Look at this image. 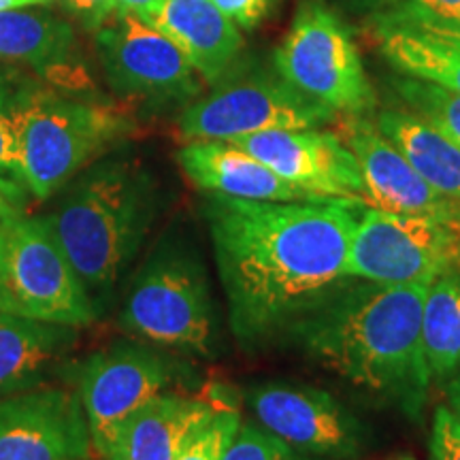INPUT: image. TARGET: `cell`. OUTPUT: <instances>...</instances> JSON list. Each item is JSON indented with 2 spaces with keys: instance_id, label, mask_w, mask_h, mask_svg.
<instances>
[{
  "instance_id": "obj_1",
  "label": "cell",
  "mask_w": 460,
  "mask_h": 460,
  "mask_svg": "<svg viewBox=\"0 0 460 460\" xmlns=\"http://www.w3.org/2000/svg\"><path fill=\"white\" fill-rule=\"evenodd\" d=\"M216 267L234 337L247 345L286 335L305 314L348 284L345 261L365 214L362 199L205 203Z\"/></svg>"
},
{
  "instance_id": "obj_2",
  "label": "cell",
  "mask_w": 460,
  "mask_h": 460,
  "mask_svg": "<svg viewBox=\"0 0 460 460\" xmlns=\"http://www.w3.org/2000/svg\"><path fill=\"white\" fill-rule=\"evenodd\" d=\"M429 286L349 279L286 335L324 369L418 418L433 382L422 343Z\"/></svg>"
},
{
  "instance_id": "obj_3",
  "label": "cell",
  "mask_w": 460,
  "mask_h": 460,
  "mask_svg": "<svg viewBox=\"0 0 460 460\" xmlns=\"http://www.w3.org/2000/svg\"><path fill=\"white\" fill-rule=\"evenodd\" d=\"M154 216L156 200L146 172L130 163H105L75 181L43 217L90 296L107 298L141 250Z\"/></svg>"
},
{
  "instance_id": "obj_4",
  "label": "cell",
  "mask_w": 460,
  "mask_h": 460,
  "mask_svg": "<svg viewBox=\"0 0 460 460\" xmlns=\"http://www.w3.org/2000/svg\"><path fill=\"white\" fill-rule=\"evenodd\" d=\"M122 326L163 349L209 356L217 349V309L199 252L164 237L143 262L122 309Z\"/></svg>"
},
{
  "instance_id": "obj_5",
  "label": "cell",
  "mask_w": 460,
  "mask_h": 460,
  "mask_svg": "<svg viewBox=\"0 0 460 460\" xmlns=\"http://www.w3.org/2000/svg\"><path fill=\"white\" fill-rule=\"evenodd\" d=\"M128 130V118L111 107L32 90L15 113L20 164L32 197H54Z\"/></svg>"
},
{
  "instance_id": "obj_6",
  "label": "cell",
  "mask_w": 460,
  "mask_h": 460,
  "mask_svg": "<svg viewBox=\"0 0 460 460\" xmlns=\"http://www.w3.org/2000/svg\"><path fill=\"white\" fill-rule=\"evenodd\" d=\"M96 307L45 217L0 220V314L84 329Z\"/></svg>"
},
{
  "instance_id": "obj_7",
  "label": "cell",
  "mask_w": 460,
  "mask_h": 460,
  "mask_svg": "<svg viewBox=\"0 0 460 460\" xmlns=\"http://www.w3.org/2000/svg\"><path fill=\"white\" fill-rule=\"evenodd\" d=\"M275 68L292 88L341 115H365L376 92L352 34L331 11L305 4L275 49Z\"/></svg>"
},
{
  "instance_id": "obj_8",
  "label": "cell",
  "mask_w": 460,
  "mask_h": 460,
  "mask_svg": "<svg viewBox=\"0 0 460 460\" xmlns=\"http://www.w3.org/2000/svg\"><path fill=\"white\" fill-rule=\"evenodd\" d=\"M460 269V222L367 207L349 243L345 278L371 284H433Z\"/></svg>"
},
{
  "instance_id": "obj_9",
  "label": "cell",
  "mask_w": 460,
  "mask_h": 460,
  "mask_svg": "<svg viewBox=\"0 0 460 460\" xmlns=\"http://www.w3.org/2000/svg\"><path fill=\"white\" fill-rule=\"evenodd\" d=\"M335 118L332 109L281 77H252L220 85L192 102L180 118V135L188 141H234L264 130L318 128Z\"/></svg>"
},
{
  "instance_id": "obj_10",
  "label": "cell",
  "mask_w": 460,
  "mask_h": 460,
  "mask_svg": "<svg viewBox=\"0 0 460 460\" xmlns=\"http://www.w3.org/2000/svg\"><path fill=\"white\" fill-rule=\"evenodd\" d=\"M96 49L111 88L152 102L199 94L197 68L163 31L139 15L115 11L96 28Z\"/></svg>"
},
{
  "instance_id": "obj_11",
  "label": "cell",
  "mask_w": 460,
  "mask_h": 460,
  "mask_svg": "<svg viewBox=\"0 0 460 460\" xmlns=\"http://www.w3.org/2000/svg\"><path fill=\"white\" fill-rule=\"evenodd\" d=\"M181 376L180 365L156 348L115 343L84 362L79 373V401L88 420L92 447L102 454L113 430Z\"/></svg>"
},
{
  "instance_id": "obj_12",
  "label": "cell",
  "mask_w": 460,
  "mask_h": 460,
  "mask_svg": "<svg viewBox=\"0 0 460 460\" xmlns=\"http://www.w3.org/2000/svg\"><path fill=\"white\" fill-rule=\"evenodd\" d=\"M247 405L264 430L305 456L354 460L365 452V424L322 388L262 384L247 393Z\"/></svg>"
},
{
  "instance_id": "obj_13",
  "label": "cell",
  "mask_w": 460,
  "mask_h": 460,
  "mask_svg": "<svg viewBox=\"0 0 460 460\" xmlns=\"http://www.w3.org/2000/svg\"><path fill=\"white\" fill-rule=\"evenodd\" d=\"M90 446L79 396L28 388L0 399V460H85Z\"/></svg>"
},
{
  "instance_id": "obj_14",
  "label": "cell",
  "mask_w": 460,
  "mask_h": 460,
  "mask_svg": "<svg viewBox=\"0 0 460 460\" xmlns=\"http://www.w3.org/2000/svg\"><path fill=\"white\" fill-rule=\"evenodd\" d=\"M349 152L358 163L367 207L390 214L429 216L460 222V203L430 188L407 158L365 115H345L339 126Z\"/></svg>"
},
{
  "instance_id": "obj_15",
  "label": "cell",
  "mask_w": 460,
  "mask_h": 460,
  "mask_svg": "<svg viewBox=\"0 0 460 460\" xmlns=\"http://www.w3.org/2000/svg\"><path fill=\"white\" fill-rule=\"evenodd\" d=\"M228 143L307 192L348 199H362L365 192L358 163L337 132L264 130Z\"/></svg>"
},
{
  "instance_id": "obj_16",
  "label": "cell",
  "mask_w": 460,
  "mask_h": 460,
  "mask_svg": "<svg viewBox=\"0 0 460 460\" xmlns=\"http://www.w3.org/2000/svg\"><path fill=\"white\" fill-rule=\"evenodd\" d=\"M214 405L175 393L147 401L113 430L105 460H177L216 418Z\"/></svg>"
},
{
  "instance_id": "obj_17",
  "label": "cell",
  "mask_w": 460,
  "mask_h": 460,
  "mask_svg": "<svg viewBox=\"0 0 460 460\" xmlns=\"http://www.w3.org/2000/svg\"><path fill=\"white\" fill-rule=\"evenodd\" d=\"M177 163L183 175L207 194L278 203L326 199L281 180L267 164L228 141H188L177 152Z\"/></svg>"
},
{
  "instance_id": "obj_18",
  "label": "cell",
  "mask_w": 460,
  "mask_h": 460,
  "mask_svg": "<svg viewBox=\"0 0 460 460\" xmlns=\"http://www.w3.org/2000/svg\"><path fill=\"white\" fill-rule=\"evenodd\" d=\"M180 48L205 82H220L243 49L237 24L211 0H164L152 22Z\"/></svg>"
},
{
  "instance_id": "obj_19",
  "label": "cell",
  "mask_w": 460,
  "mask_h": 460,
  "mask_svg": "<svg viewBox=\"0 0 460 460\" xmlns=\"http://www.w3.org/2000/svg\"><path fill=\"white\" fill-rule=\"evenodd\" d=\"M382 34V54L407 77L424 79L460 94V34L427 15Z\"/></svg>"
},
{
  "instance_id": "obj_20",
  "label": "cell",
  "mask_w": 460,
  "mask_h": 460,
  "mask_svg": "<svg viewBox=\"0 0 460 460\" xmlns=\"http://www.w3.org/2000/svg\"><path fill=\"white\" fill-rule=\"evenodd\" d=\"M75 341V329L0 314V399L32 388Z\"/></svg>"
},
{
  "instance_id": "obj_21",
  "label": "cell",
  "mask_w": 460,
  "mask_h": 460,
  "mask_svg": "<svg viewBox=\"0 0 460 460\" xmlns=\"http://www.w3.org/2000/svg\"><path fill=\"white\" fill-rule=\"evenodd\" d=\"M376 126L430 188L460 203V146L456 141L405 109H386L377 115Z\"/></svg>"
},
{
  "instance_id": "obj_22",
  "label": "cell",
  "mask_w": 460,
  "mask_h": 460,
  "mask_svg": "<svg viewBox=\"0 0 460 460\" xmlns=\"http://www.w3.org/2000/svg\"><path fill=\"white\" fill-rule=\"evenodd\" d=\"M75 48L73 28L60 17L0 11V58L37 68H62Z\"/></svg>"
},
{
  "instance_id": "obj_23",
  "label": "cell",
  "mask_w": 460,
  "mask_h": 460,
  "mask_svg": "<svg viewBox=\"0 0 460 460\" xmlns=\"http://www.w3.org/2000/svg\"><path fill=\"white\" fill-rule=\"evenodd\" d=\"M422 343L437 382L446 384L460 371V269L429 286L422 307Z\"/></svg>"
},
{
  "instance_id": "obj_24",
  "label": "cell",
  "mask_w": 460,
  "mask_h": 460,
  "mask_svg": "<svg viewBox=\"0 0 460 460\" xmlns=\"http://www.w3.org/2000/svg\"><path fill=\"white\" fill-rule=\"evenodd\" d=\"M32 90L31 85L17 84L13 75L0 73V194L15 209L26 200V192H31L20 164L15 113Z\"/></svg>"
},
{
  "instance_id": "obj_25",
  "label": "cell",
  "mask_w": 460,
  "mask_h": 460,
  "mask_svg": "<svg viewBox=\"0 0 460 460\" xmlns=\"http://www.w3.org/2000/svg\"><path fill=\"white\" fill-rule=\"evenodd\" d=\"M394 88L411 113L427 119L460 146V94L416 77L399 79Z\"/></svg>"
},
{
  "instance_id": "obj_26",
  "label": "cell",
  "mask_w": 460,
  "mask_h": 460,
  "mask_svg": "<svg viewBox=\"0 0 460 460\" xmlns=\"http://www.w3.org/2000/svg\"><path fill=\"white\" fill-rule=\"evenodd\" d=\"M224 460H318L305 456L279 437L264 430L261 424L241 422L237 435L230 441Z\"/></svg>"
},
{
  "instance_id": "obj_27",
  "label": "cell",
  "mask_w": 460,
  "mask_h": 460,
  "mask_svg": "<svg viewBox=\"0 0 460 460\" xmlns=\"http://www.w3.org/2000/svg\"><path fill=\"white\" fill-rule=\"evenodd\" d=\"M239 427L241 418L237 411L220 410L177 460H224V454H226L233 437L237 435Z\"/></svg>"
},
{
  "instance_id": "obj_28",
  "label": "cell",
  "mask_w": 460,
  "mask_h": 460,
  "mask_svg": "<svg viewBox=\"0 0 460 460\" xmlns=\"http://www.w3.org/2000/svg\"><path fill=\"white\" fill-rule=\"evenodd\" d=\"M429 450L430 460H460V422L446 405L433 413Z\"/></svg>"
},
{
  "instance_id": "obj_29",
  "label": "cell",
  "mask_w": 460,
  "mask_h": 460,
  "mask_svg": "<svg viewBox=\"0 0 460 460\" xmlns=\"http://www.w3.org/2000/svg\"><path fill=\"white\" fill-rule=\"evenodd\" d=\"M241 28H254L271 11L273 0H211Z\"/></svg>"
},
{
  "instance_id": "obj_30",
  "label": "cell",
  "mask_w": 460,
  "mask_h": 460,
  "mask_svg": "<svg viewBox=\"0 0 460 460\" xmlns=\"http://www.w3.org/2000/svg\"><path fill=\"white\" fill-rule=\"evenodd\" d=\"M65 7L88 28H99L118 11V0H65Z\"/></svg>"
},
{
  "instance_id": "obj_31",
  "label": "cell",
  "mask_w": 460,
  "mask_h": 460,
  "mask_svg": "<svg viewBox=\"0 0 460 460\" xmlns=\"http://www.w3.org/2000/svg\"><path fill=\"white\" fill-rule=\"evenodd\" d=\"M424 13L433 15V22L447 31L460 34V0H418Z\"/></svg>"
},
{
  "instance_id": "obj_32",
  "label": "cell",
  "mask_w": 460,
  "mask_h": 460,
  "mask_svg": "<svg viewBox=\"0 0 460 460\" xmlns=\"http://www.w3.org/2000/svg\"><path fill=\"white\" fill-rule=\"evenodd\" d=\"M164 0H118V11L122 13L139 15L141 20H146L152 24L154 17L158 15V11L163 9Z\"/></svg>"
},
{
  "instance_id": "obj_33",
  "label": "cell",
  "mask_w": 460,
  "mask_h": 460,
  "mask_svg": "<svg viewBox=\"0 0 460 460\" xmlns=\"http://www.w3.org/2000/svg\"><path fill=\"white\" fill-rule=\"evenodd\" d=\"M446 388V407L454 413V418L460 422V371L444 384Z\"/></svg>"
},
{
  "instance_id": "obj_34",
  "label": "cell",
  "mask_w": 460,
  "mask_h": 460,
  "mask_svg": "<svg viewBox=\"0 0 460 460\" xmlns=\"http://www.w3.org/2000/svg\"><path fill=\"white\" fill-rule=\"evenodd\" d=\"M28 4H39V0H0V11L22 9L28 7Z\"/></svg>"
},
{
  "instance_id": "obj_35",
  "label": "cell",
  "mask_w": 460,
  "mask_h": 460,
  "mask_svg": "<svg viewBox=\"0 0 460 460\" xmlns=\"http://www.w3.org/2000/svg\"><path fill=\"white\" fill-rule=\"evenodd\" d=\"M15 214H20V209H15V207L11 205L3 194H0V220H4V217H11Z\"/></svg>"
},
{
  "instance_id": "obj_36",
  "label": "cell",
  "mask_w": 460,
  "mask_h": 460,
  "mask_svg": "<svg viewBox=\"0 0 460 460\" xmlns=\"http://www.w3.org/2000/svg\"><path fill=\"white\" fill-rule=\"evenodd\" d=\"M45 3H49V0H39V4H45Z\"/></svg>"
},
{
  "instance_id": "obj_37",
  "label": "cell",
  "mask_w": 460,
  "mask_h": 460,
  "mask_svg": "<svg viewBox=\"0 0 460 460\" xmlns=\"http://www.w3.org/2000/svg\"><path fill=\"white\" fill-rule=\"evenodd\" d=\"M401 460H416V458H411V456H405V458H401Z\"/></svg>"
}]
</instances>
